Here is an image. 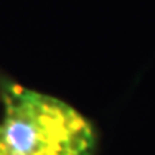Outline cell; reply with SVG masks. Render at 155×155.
I'll use <instances>...</instances> for the list:
<instances>
[{"instance_id":"obj_1","label":"cell","mask_w":155,"mask_h":155,"mask_svg":"<svg viewBox=\"0 0 155 155\" xmlns=\"http://www.w3.org/2000/svg\"><path fill=\"white\" fill-rule=\"evenodd\" d=\"M0 101V127L22 155H95L94 125L63 99L2 81Z\"/></svg>"},{"instance_id":"obj_2","label":"cell","mask_w":155,"mask_h":155,"mask_svg":"<svg viewBox=\"0 0 155 155\" xmlns=\"http://www.w3.org/2000/svg\"><path fill=\"white\" fill-rule=\"evenodd\" d=\"M0 155H22L17 150L13 148V145L6 138L2 127H0Z\"/></svg>"}]
</instances>
